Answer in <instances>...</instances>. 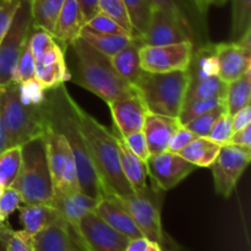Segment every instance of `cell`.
<instances>
[{
	"instance_id": "8992f818",
	"label": "cell",
	"mask_w": 251,
	"mask_h": 251,
	"mask_svg": "<svg viewBox=\"0 0 251 251\" xmlns=\"http://www.w3.org/2000/svg\"><path fill=\"white\" fill-rule=\"evenodd\" d=\"M0 104L9 147L22 146L43 136L47 127L43 104H24L20 100L17 83L12 82L0 92Z\"/></svg>"
},
{
	"instance_id": "f35d334b",
	"label": "cell",
	"mask_w": 251,
	"mask_h": 251,
	"mask_svg": "<svg viewBox=\"0 0 251 251\" xmlns=\"http://www.w3.org/2000/svg\"><path fill=\"white\" fill-rule=\"evenodd\" d=\"M226 109H227V108H226V103H223V104L211 109L210 112H206L203 113V114L199 115L198 118H195V119H193L191 122H189L185 126L188 127L189 130H191L196 136L207 137L211 129H212L213 124H215V122Z\"/></svg>"
},
{
	"instance_id": "681fc988",
	"label": "cell",
	"mask_w": 251,
	"mask_h": 251,
	"mask_svg": "<svg viewBox=\"0 0 251 251\" xmlns=\"http://www.w3.org/2000/svg\"><path fill=\"white\" fill-rule=\"evenodd\" d=\"M227 145H234V146L243 147V149H251V125L233 132Z\"/></svg>"
},
{
	"instance_id": "ab89813d",
	"label": "cell",
	"mask_w": 251,
	"mask_h": 251,
	"mask_svg": "<svg viewBox=\"0 0 251 251\" xmlns=\"http://www.w3.org/2000/svg\"><path fill=\"white\" fill-rule=\"evenodd\" d=\"M83 27L90 29V31L97 32V33L127 34V36H131L114 19H112V17L108 16L107 14L102 11H98L95 16H92L88 21H86Z\"/></svg>"
},
{
	"instance_id": "bcb514c9",
	"label": "cell",
	"mask_w": 251,
	"mask_h": 251,
	"mask_svg": "<svg viewBox=\"0 0 251 251\" xmlns=\"http://www.w3.org/2000/svg\"><path fill=\"white\" fill-rule=\"evenodd\" d=\"M196 136L191 130H189L185 125H180L172 135L171 140L168 142L167 151L173 152V153H179L186 145L190 144Z\"/></svg>"
},
{
	"instance_id": "ba28073f",
	"label": "cell",
	"mask_w": 251,
	"mask_h": 251,
	"mask_svg": "<svg viewBox=\"0 0 251 251\" xmlns=\"http://www.w3.org/2000/svg\"><path fill=\"white\" fill-rule=\"evenodd\" d=\"M53 196L80 190L75 158L63 135L47 124L43 134Z\"/></svg>"
},
{
	"instance_id": "1f68e13d",
	"label": "cell",
	"mask_w": 251,
	"mask_h": 251,
	"mask_svg": "<svg viewBox=\"0 0 251 251\" xmlns=\"http://www.w3.org/2000/svg\"><path fill=\"white\" fill-rule=\"evenodd\" d=\"M228 83L221 80L218 76L203 78V80L191 82L186 93L185 102H191L196 100H206V98L225 97L227 93Z\"/></svg>"
},
{
	"instance_id": "d4e9b609",
	"label": "cell",
	"mask_w": 251,
	"mask_h": 251,
	"mask_svg": "<svg viewBox=\"0 0 251 251\" xmlns=\"http://www.w3.org/2000/svg\"><path fill=\"white\" fill-rule=\"evenodd\" d=\"M144 46L142 37L134 36L129 44L112 58L115 70L131 86L137 82L141 74L144 73L141 68V59H140V49Z\"/></svg>"
},
{
	"instance_id": "8fae6325",
	"label": "cell",
	"mask_w": 251,
	"mask_h": 251,
	"mask_svg": "<svg viewBox=\"0 0 251 251\" xmlns=\"http://www.w3.org/2000/svg\"><path fill=\"white\" fill-rule=\"evenodd\" d=\"M152 7L163 10L171 15L188 33L194 47L210 43L207 14L202 11L195 0H149Z\"/></svg>"
},
{
	"instance_id": "44dd1931",
	"label": "cell",
	"mask_w": 251,
	"mask_h": 251,
	"mask_svg": "<svg viewBox=\"0 0 251 251\" xmlns=\"http://www.w3.org/2000/svg\"><path fill=\"white\" fill-rule=\"evenodd\" d=\"M180 125L178 118L147 112L142 131L146 137L150 154H158L167 151L172 135Z\"/></svg>"
},
{
	"instance_id": "ac0fdd59",
	"label": "cell",
	"mask_w": 251,
	"mask_h": 251,
	"mask_svg": "<svg viewBox=\"0 0 251 251\" xmlns=\"http://www.w3.org/2000/svg\"><path fill=\"white\" fill-rule=\"evenodd\" d=\"M218 59V77L226 83L237 80L251 69V49L240 46L237 42L215 43Z\"/></svg>"
},
{
	"instance_id": "6da1fadb",
	"label": "cell",
	"mask_w": 251,
	"mask_h": 251,
	"mask_svg": "<svg viewBox=\"0 0 251 251\" xmlns=\"http://www.w3.org/2000/svg\"><path fill=\"white\" fill-rule=\"evenodd\" d=\"M75 103L65 83L47 90L43 103L44 117L47 124L60 132L71 149L77 169L80 190L96 200H100L104 198L102 185L78 124Z\"/></svg>"
},
{
	"instance_id": "603a6c76",
	"label": "cell",
	"mask_w": 251,
	"mask_h": 251,
	"mask_svg": "<svg viewBox=\"0 0 251 251\" xmlns=\"http://www.w3.org/2000/svg\"><path fill=\"white\" fill-rule=\"evenodd\" d=\"M95 212L100 217H102L110 227L124 234L129 239L144 237L131 215L114 198L100 199L96 206Z\"/></svg>"
},
{
	"instance_id": "d6a6232c",
	"label": "cell",
	"mask_w": 251,
	"mask_h": 251,
	"mask_svg": "<svg viewBox=\"0 0 251 251\" xmlns=\"http://www.w3.org/2000/svg\"><path fill=\"white\" fill-rule=\"evenodd\" d=\"M134 28L135 36H144L151 19L152 7L149 0H123Z\"/></svg>"
},
{
	"instance_id": "5b68a950",
	"label": "cell",
	"mask_w": 251,
	"mask_h": 251,
	"mask_svg": "<svg viewBox=\"0 0 251 251\" xmlns=\"http://www.w3.org/2000/svg\"><path fill=\"white\" fill-rule=\"evenodd\" d=\"M11 186L19 191L22 203L49 205L54 194L43 136L22 145L21 166Z\"/></svg>"
},
{
	"instance_id": "9c48e42d",
	"label": "cell",
	"mask_w": 251,
	"mask_h": 251,
	"mask_svg": "<svg viewBox=\"0 0 251 251\" xmlns=\"http://www.w3.org/2000/svg\"><path fill=\"white\" fill-rule=\"evenodd\" d=\"M32 25L31 2L21 0L9 31L0 42V92L14 82L15 70Z\"/></svg>"
},
{
	"instance_id": "f5cc1de1",
	"label": "cell",
	"mask_w": 251,
	"mask_h": 251,
	"mask_svg": "<svg viewBox=\"0 0 251 251\" xmlns=\"http://www.w3.org/2000/svg\"><path fill=\"white\" fill-rule=\"evenodd\" d=\"M9 149V141H7L6 129H5L4 120L1 117V104H0V153Z\"/></svg>"
},
{
	"instance_id": "f546056e",
	"label": "cell",
	"mask_w": 251,
	"mask_h": 251,
	"mask_svg": "<svg viewBox=\"0 0 251 251\" xmlns=\"http://www.w3.org/2000/svg\"><path fill=\"white\" fill-rule=\"evenodd\" d=\"M251 100V69L237 80L228 83L226 93V108L230 115H234Z\"/></svg>"
},
{
	"instance_id": "cb8c5ba5",
	"label": "cell",
	"mask_w": 251,
	"mask_h": 251,
	"mask_svg": "<svg viewBox=\"0 0 251 251\" xmlns=\"http://www.w3.org/2000/svg\"><path fill=\"white\" fill-rule=\"evenodd\" d=\"M98 201L91 196L83 194L81 190L73 191V193L64 194V195L53 196L49 206L55 208L61 216V218L70 223L74 228H76L78 221L86 213L95 211Z\"/></svg>"
},
{
	"instance_id": "74e56055",
	"label": "cell",
	"mask_w": 251,
	"mask_h": 251,
	"mask_svg": "<svg viewBox=\"0 0 251 251\" xmlns=\"http://www.w3.org/2000/svg\"><path fill=\"white\" fill-rule=\"evenodd\" d=\"M20 100L27 105H42L46 100V88L36 77L17 83Z\"/></svg>"
},
{
	"instance_id": "ffe728a7",
	"label": "cell",
	"mask_w": 251,
	"mask_h": 251,
	"mask_svg": "<svg viewBox=\"0 0 251 251\" xmlns=\"http://www.w3.org/2000/svg\"><path fill=\"white\" fill-rule=\"evenodd\" d=\"M83 24L85 22L77 0H64L51 34L56 43L66 50V48L80 37Z\"/></svg>"
},
{
	"instance_id": "4dcf8cb0",
	"label": "cell",
	"mask_w": 251,
	"mask_h": 251,
	"mask_svg": "<svg viewBox=\"0 0 251 251\" xmlns=\"http://www.w3.org/2000/svg\"><path fill=\"white\" fill-rule=\"evenodd\" d=\"M29 2L32 22L51 33L64 0H29Z\"/></svg>"
},
{
	"instance_id": "4316f807",
	"label": "cell",
	"mask_w": 251,
	"mask_h": 251,
	"mask_svg": "<svg viewBox=\"0 0 251 251\" xmlns=\"http://www.w3.org/2000/svg\"><path fill=\"white\" fill-rule=\"evenodd\" d=\"M188 71L190 74L191 82L218 76L220 66L215 51V43L210 42L205 46L194 47L193 58Z\"/></svg>"
},
{
	"instance_id": "91938a15",
	"label": "cell",
	"mask_w": 251,
	"mask_h": 251,
	"mask_svg": "<svg viewBox=\"0 0 251 251\" xmlns=\"http://www.w3.org/2000/svg\"><path fill=\"white\" fill-rule=\"evenodd\" d=\"M16 1H21V0H16Z\"/></svg>"
},
{
	"instance_id": "83f0119b",
	"label": "cell",
	"mask_w": 251,
	"mask_h": 251,
	"mask_svg": "<svg viewBox=\"0 0 251 251\" xmlns=\"http://www.w3.org/2000/svg\"><path fill=\"white\" fill-rule=\"evenodd\" d=\"M221 147L222 146L220 144L212 141L208 137L198 136L190 144L186 145L178 154L195 167L207 168L216 161Z\"/></svg>"
},
{
	"instance_id": "484cf974",
	"label": "cell",
	"mask_w": 251,
	"mask_h": 251,
	"mask_svg": "<svg viewBox=\"0 0 251 251\" xmlns=\"http://www.w3.org/2000/svg\"><path fill=\"white\" fill-rule=\"evenodd\" d=\"M19 212L22 228L25 232L33 237L44 228L49 227L61 218L55 208L49 205H43V203H38V205L24 203L19 207Z\"/></svg>"
},
{
	"instance_id": "e0dca14e",
	"label": "cell",
	"mask_w": 251,
	"mask_h": 251,
	"mask_svg": "<svg viewBox=\"0 0 251 251\" xmlns=\"http://www.w3.org/2000/svg\"><path fill=\"white\" fill-rule=\"evenodd\" d=\"M34 251H86L75 228L60 218L33 237Z\"/></svg>"
},
{
	"instance_id": "52a82bcc",
	"label": "cell",
	"mask_w": 251,
	"mask_h": 251,
	"mask_svg": "<svg viewBox=\"0 0 251 251\" xmlns=\"http://www.w3.org/2000/svg\"><path fill=\"white\" fill-rule=\"evenodd\" d=\"M162 191L147 188L140 193L114 198L131 215L142 235L150 242H154L163 251H190L179 244L164 230L162 226Z\"/></svg>"
},
{
	"instance_id": "2e32d148",
	"label": "cell",
	"mask_w": 251,
	"mask_h": 251,
	"mask_svg": "<svg viewBox=\"0 0 251 251\" xmlns=\"http://www.w3.org/2000/svg\"><path fill=\"white\" fill-rule=\"evenodd\" d=\"M34 76L46 90L70 81L71 75L66 64L65 50L56 42L34 58Z\"/></svg>"
},
{
	"instance_id": "c3c4849f",
	"label": "cell",
	"mask_w": 251,
	"mask_h": 251,
	"mask_svg": "<svg viewBox=\"0 0 251 251\" xmlns=\"http://www.w3.org/2000/svg\"><path fill=\"white\" fill-rule=\"evenodd\" d=\"M249 125H251V107L247 105L243 109H240L239 112L235 113L234 115H232L233 132L244 129Z\"/></svg>"
},
{
	"instance_id": "836d02e7",
	"label": "cell",
	"mask_w": 251,
	"mask_h": 251,
	"mask_svg": "<svg viewBox=\"0 0 251 251\" xmlns=\"http://www.w3.org/2000/svg\"><path fill=\"white\" fill-rule=\"evenodd\" d=\"M22 146H12L0 153V184L4 188L11 186L21 166Z\"/></svg>"
},
{
	"instance_id": "6f0895ef",
	"label": "cell",
	"mask_w": 251,
	"mask_h": 251,
	"mask_svg": "<svg viewBox=\"0 0 251 251\" xmlns=\"http://www.w3.org/2000/svg\"><path fill=\"white\" fill-rule=\"evenodd\" d=\"M146 251H163V250H162V248L159 247L157 243L151 242V243H150V245H149V249H147Z\"/></svg>"
},
{
	"instance_id": "60d3db41",
	"label": "cell",
	"mask_w": 251,
	"mask_h": 251,
	"mask_svg": "<svg viewBox=\"0 0 251 251\" xmlns=\"http://www.w3.org/2000/svg\"><path fill=\"white\" fill-rule=\"evenodd\" d=\"M233 135V126H232V115L227 112V109L218 117L208 134V139L212 141L217 142L221 146L227 145L229 141L230 136Z\"/></svg>"
},
{
	"instance_id": "11a10c76",
	"label": "cell",
	"mask_w": 251,
	"mask_h": 251,
	"mask_svg": "<svg viewBox=\"0 0 251 251\" xmlns=\"http://www.w3.org/2000/svg\"><path fill=\"white\" fill-rule=\"evenodd\" d=\"M195 1H196V4L199 5V7H200V9L202 10L205 14H207L208 5H207V2H206V0H195Z\"/></svg>"
},
{
	"instance_id": "9f6ffc18",
	"label": "cell",
	"mask_w": 251,
	"mask_h": 251,
	"mask_svg": "<svg viewBox=\"0 0 251 251\" xmlns=\"http://www.w3.org/2000/svg\"><path fill=\"white\" fill-rule=\"evenodd\" d=\"M206 2H207L208 6H210V5H215V6H222V5H225L226 2H227V0H206Z\"/></svg>"
},
{
	"instance_id": "7c38bea8",
	"label": "cell",
	"mask_w": 251,
	"mask_h": 251,
	"mask_svg": "<svg viewBox=\"0 0 251 251\" xmlns=\"http://www.w3.org/2000/svg\"><path fill=\"white\" fill-rule=\"evenodd\" d=\"M193 51L194 44L191 42L167 46H144L140 49L141 68L146 73L153 74L188 70Z\"/></svg>"
},
{
	"instance_id": "9a60e30c",
	"label": "cell",
	"mask_w": 251,
	"mask_h": 251,
	"mask_svg": "<svg viewBox=\"0 0 251 251\" xmlns=\"http://www.w3.org/2000/svg\"><path fill=\"white\" fill-rule=\"evenodd\" d=\"M108 105L112 113L113 125L120 134L126 135L144 129L147 109L134 87Z\"/></svg>"
},
{
	"instance_id": "d6986e66",
	"label": "cell",
	"mask_w": 251,
	"mask_h": 251,
	"mask_svg": "<svg viewBox=\"0 0 251 251\" xmlns=\"http://www.w3.org/2000/svg\"><path fill=\"white\" fill-rule=\"evenodd\" d=\"M142 37L145 46H167L191 42L185 29L163 10L153 7L146 33Z\"/></svg>"
},
{
	"instance_id": "5bb4252c",
	"label": "cell",
	"mask_w": 251,
	"mask_h": 251,
	"mask_svg": "<svg viewBox=\"0 0 251 251\" xmlns=\"http://www.w3.org/2000/svg\"><path fill=\"white\" fill-rule=\"evenodd\" d=\"M147 173L154 188L161 191L171 190L183 181L198 167L189 163L178 153L164 151L151 154L146 161Z\"/></svg>"
},
{
	"instance_id": "e575fe53",
	"label": "cell",
	"mask_w": 251,
	"mask_h": 251,
	"mask_svg": "<svg viewBox=\"0 0 251 251\" xmlns=\"http://www.w3.org/2000/svg\"><path fill=\"white\" fill-rule=\"evenodd\" d=\"M251 28V0H232V32L230 41L235 42Z\"/></svg>"
},
{
	"instance_id": "816d5d0a",
	"label": "cell",
	"mask_w": 251,
	"mask_h": 251,
	"mask_svg": "<svg viewBox=\"0 0 251 251\" xmlns=\"http://www.w3.org/2000/svg\"><path fill=\"white\" fill-rule=\"evenodd\" d=\"M150 240L146 237H139L135 239H130L125 251H146L149 249Z\"/></svg>"
},
{
	"instance_id": "b9f144b4",
	"label": "cell",
	"mask_w": 251,
	"mask_h": 251,
	"mask_svg": "<svg viewBox=\"0 0 251 251\" xmlns=\"http://www.w3.org/2000/svg\"><path fill=\"white\" fill-rule=\"evenodd\" d=\"M33 77H36L34 76V58L28 43L26 42L21 51V55L19 58V61H17L16 70H15L14 75V82L21 83Z\"/></svg>"
},
{
	"instance_id": "d590c367",
	"label": "cell",
	"mask_w": 251,
	"mask_h": 251,
	"mask_svg": "<svg viewBox=\"0 0 251 251\" xmlns=\"http://www.w3.org/2000/svg\"><path fill=\"white\" fill-rule=\"evenodd\" d=\"M226 103L225 97H215V98H206V100H196L191 102L184 103L181 112L179 114L178 119L181 125H186L189 122L198 118L199 115L203 114L206 112H210L213 108Z\"/></svg>"
},
{
	"instance_id": "30bf717a",
	"label": "cell",
	"mask_w": 251,
	"mask_h": 251,
	"mask_svg": "<svg viewBox=\"0 0 251 251\" xmlns=\"http://www.w3.org/2000/svg\"><path fill=\"white\" fill-rule=\"evenodd\" d=\"M251 159V149L223 145L212 168L215 190L222 198L228 199L237 186Z\"/></svg>"
},
{
	"instance_id": "7dc6e473",
	"label": "cell",
	"mask_w": 251,
	"mask_h": 251,
	"mask_svg": "<svg viewBox=\"0 0 251 251\" xmlns=\"http://www.w3.org/2000/svg\"><path fill=\"white\" fill-rule=\"evenodd\" d=\"M19 5L16 0H0V42L9 31Z\"/></svg>"
},
{
	"instance_id": "db71d44e",
	"label": "cell",
	"mask_w": 251,
	"mask_h": 251,
	"mask_svg": "<svg viewBox=\"0 0 251 251\" xmlns=\"http://www.w3.org/2000/svg\"><path fill=\"white\" fill-rule=\"evenodd\" d=\"M10 229H11V227L7 225L6 221L0 223V251H5L6 239H7V235H9Z\"/></svg>"
},
{
	"instance_id": "277c9868",
	"label": "cell",
	"mask_w": 251,
	"mask_h": 251,
	"mask_svg": "<svg viewBox=\"0 0 251 251\" xmlns=\"http://www.w3.org/2000/svg\"><path fill=\"white\" fill-rule=\"evenodd\" d=\"M191 83L188 70L141 74L132 87L141 97L147 112L178 118Z\"/></svg>"
},
{
	"instance_id": "3957f363",
	"label": "cell",
	"mask_w": 251,
	"mask_h": 251,
	"mask_svg": "<svg viewBox=\"0 0 251 251\" xmlns=\"http://www.w3.org/2000/svg\"><path fill=\"white\" fill-rule=\"evenodd\" d=\"M81 131L85 137L104 198H122L134 191L122 171L117 140L110 130L75 103Z\"/></svg>"
},
{
	"instance_id": "680465c9",
	"label": "cell",
	"mask_w": 251,
	"mask_h": 251,
	"mask_svg": "<svg viewBox=\"0 0 251 251\" xmlns=\"http://www.w3.org/2000/svg\"><path fill=\"white\" fill-rule=\"evenodd\" d=\"M2 189H4V186L1 185V184H0V194H1V191H2ZM2 221H1V218H0V223H1Z\"/></svg>"
},
{
	"instance_id": "7a4b0ae2",
	"label": "cell",
	"mask_w": 251,
	"mask_h": 251,
	"mask_svg": "<svg viewBox=\"0 0 251 251\" xmlns=\"http://www.w3.org/2000/svg\"><path fill=\"white\" fill-rule=\"evenodd\" d=\"M66 51L70 55L71 66H68L70 81L92 92L107 104L132 88L115 70L112 58L98 51L81 37L70 44Z\"/></svg>"
},
{
	"instance_id": "f1b7e54d",
	"label": "cell",
	"mask_w": 251,
	"mask_h": 251,
	"mask_svg": "<svg viewBox=\"0 0 251 251\" xmlns=\"http://www.w3.org/2000/svg\"><path fill=\"white\" fill-rule=\"evenodd\" d=\"M80 37L90 46L97 49L98 51L104 55L113 58L115 54L119 53L124 47L129 44L134 36L127 34H113V33H97V32L90 31V29L82 27Z\"/></svg>"
},
{
	"instance_id": "7402d4cb",
	"label": "cell",
	"mask_w": 251,
	"mask_h": 251,
	"mask_svg": "<svg viewBox=\"0 0 251 251\" xmlns=\"http://www.w3.org/2000/svg\"><path fill=\"white\" fill-rule=\"evenodd\" d=\"M112 132L114 135L115 140H117L122 171L124 173L125 178H126L127 183H129L130 188H131V190L134 193L144 191L145 189L149 188V185H147V176H149V173H147L146 162L139 158L126 146V144L124 142V140H123L122 135L118 131L117 127L113 126Z\"/></svg>"
},
{
	"instance_id": "ee69618b",
	"label": "cell",
	"mask_w": 251,
	"mask_h": 251,
	"mask_svg": "<svg viewBox=\"0 0 251 251\" xmlns=\"http://www.w3.org/2000/svg\"><path fill=\"white\" fill-rule=\"evenodd\" d=\"M5 251H34L33 235L22 230H14L11 228L6 239Z\"/></svg>"
},
{
	"instance_id": "7bdbcfd3",
	"label": "cell",
	"mask_w": 251,
	"mask_h": 251,
	"mask_svg": "<svg viewBox=\"0 0 251 251\" xmlns=\"http://www.w3.org/2000/svg\"><path fill=\"white\" fill-rule=\"evenodd\" d=\"M21 203V196L16 189H14L12 186L2 189L1 194H0V218L2 222H5L15 211L19 210Z\"/></svg>"
},
{
	"instance_id": "f6af8a7d",
	"label": "cell",
	"mask_w": 251,
	"mask_h": 251,
	"mask_svg": "<svg viewBox=\"0 0 251 251\" xmlns=\"http://www.w3.org/2000/svg\"><path fill=\"white\" fill-rule=\"evenodd\" d=\"M119 131V130H118ZM122 135L123 140L126 144V146L136 154L139 158H141L142 161L146 162L149 159V157L151 156L149 151V147H147V141L146 137H145L144 131H135V132H130V134L126 135Z\"/></svg>"
},
{
	"instance_id": "8d00e7d4",
	"label": "cell",
	"mask_w": 251,
	"mask_h": 251,
	"mask_svg": "<svg viewBox=\"0 0 251 251\" xmlns=\"http://www.w3.org/2000/svg\"><path fill=\"white\" fill-rule=\"evenodd\" d=\"M98 6H100V11L104 12L108 16L114 19L127 33L135 36L134 28H132L126 7H125L123 0H98Z\"/></svg>"
},
{
	"instance_id": "4fadbf2b",
	"label": "cell",
	"mask_w": 251,
	"mask_h": 251,
	"mask_svg": "<svg viewBox=\"0 0 251 251\" xmlns=\"http://www.w3.org/2000/svg\"><path fill=\"white\" fill-rule=\"evenodd\" d=\"M75 229L86 251H125L130 240L110 227L95 211L86 213Z\"/></svg>"
},
{
	"instance_id": "f907efd6",
	"label": "cell",
	"mask_w": 251,
	"mask_h": 251,
	"mask_svg": "<svg viewBox=\"0 0 251 251\" xmlns=\"http://www.w3.org/2000/svg\"><path fill=\"white\" fill-rule=\"evenodd\" d=\"M77 2H78V6H80L83 22L88 21L91 17L95 16V15L100 11L98 0H77Z\"/></svg>"
}]
</instances>
